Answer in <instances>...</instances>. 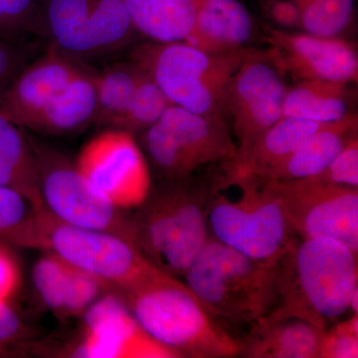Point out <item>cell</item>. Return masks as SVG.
<instances>
[{
    "instance_id": "obj_20",
    "label": "cell",
    "mask_w": 358,
    "mask_h": 358,
    "mask_svg": "<svg viewBox=\"0 0 358 358\" xmlns=\"http://www.w3.org/2000/svg\"><path fill=\"white\" fill-rule=\"evenodd\" d=\"M96 103V73L84 68L27 129L47 134L76 133L95 122Z\"/></svg>"
},
{
    "instance_id": "obj_3",
    "label": "cell",
    "mask_w": 358,
    "mask_h": 358,
    "mask_svg": "<svg viewBox=\"0 0 358 358\" xmlns=\"http://www.w3.org/2000/svg\"><path fill=\"white\" fill-rule=\"evenodd\" d=\"M166 179L131 215L134 243L164 274L183 277L210 239L205 179Z\"/></svg>"
},
{
    "instance_id": "obj_2",
    "label": "cell",
    "mask_w": 358,
    "mask_h": 358,
    "mask_svg": "<svg viewBox=\"0 0 358 358\" xmlns=\"http://www.w3.org/2000/svg\"><path fill=\"white\" fill-rule=\"evenodd\" d=\"M357 252L329 238L296 237L275 265V300L265 320L300 319L326 331L350 312Z\"/></svg>"
},
{
    "instance_id": "obj_10",
    "label": "cell",
    "mask_w": 358,
    "mask_h": 358,
    "mask_svg": "<svg viewBox=\"0 0 358 358\" xmlns=\"http://www.w3.org/2000/svg\"><path fill=\"white\" fill-rule=\"evenodd\" d=\"M77 169L115 205L131 210L152 190L147 159L133 134L108 128L82 148Z\"/></svg>"
},
{
    "instance_id": "obj_31",
    "label": "cell",
    "mask_w": 358,
    "mask_h": 358,
    "mask_svg": "<svg viewBox=\"0 0 358 358\" xmlns=\"http://www.w3.org/2000/svg\"><path fill=\"white\" fill-rule=\"evenodd\" d=\"M42 0H0V35L21 39L42 35Z\"/></svg>"
},
{
    "instance_id": "obj_25",
    "label": "cell",
    "mask_w": 358,
    "mask_h": 358,
    "mask_svg": "<svg viewBox=\"0 0 358 358\" xmlns=\"http://www.w3.org/2000/svg\"><path fill=\"white\" fill-rule=\"evenodd\" d=\"M143 72L129 60L96 73V114L95 122L107 128H119Z\"/></svg>"
},
{
    "instance_id": "obj_21",
    "label": "cell",
    "mask_w": 358,
    "mask_h": 358,
    "mask_svg": "<svg viewBox=\"0 0 358 358\" xmlns=\"http://www.w3.org/2000/svg\"><path fill=\"white\" fill-rule=\"evenodd\" d=\"M136 33L155 43L185 42L196 16V0H124Z\"/></svg>"
},
{
    "instance_id": "obj_6",
    "label": "cell",
    "mask_w": 358,
    "mask_h": 358,
    "mask_svg": "<svg viewBox=\"0 0 358 358\" xmlns=\"http://www.w3.org/2000/svg\"><path fill=\"white\" fill-rule=\"evenodd\" d=\"M253 50L214 55L185 42H148L131 51V60L157 82L173 105L226 121L231 80Z\"/></svg>"
},
{
    "instance_id": "obj_24",
    "label": "cell",
    "mask_w": 358,
    "mask_h": 358,
    "mask_svg": "<svg viewBox=\"0 0 358 358\" xmlns=\"http://www.w3.org/2000/svg\"><path fill=\"white\" fill-rule=\"evenodd\" d=\"M326 124L282 117L268 129L244 154L233 162L240 169L256 174L262 173L293 152L299 145Z\"/></svg>"
},
{
    "instance_id": "obj_11",
    "label": "cell",
    "mask_w": 358,
    "mask_h": 358,
    "mask_svg": "<svg viewBox=\"0 0 358 358\" xmlns=\"http://www.w3.org/2000/svg\"><path fill=\"white\" fill-rule=\"evenodd\" d=\"M282 76L267 52L256 49L235 72L228 89L226 117L236 136L237 155L284 117L288 86Z\"/></svg>"
},
{
    "instance_id": "obj_30",
    "label": "cell",
    "mask_w": 358,
    "mask_h": 358,
    "mask_svg": "<svg viewBox=\"0 0 358 358\" xmlns=\"http://www.w3.org/2000/svg\"><path fill=\"white\" fill-rule=\"evenodd\" d=\"M69 264L50 253L35 263L32 278L35 289L46 307L63 315Z\"/></svg>"
},
{
    "instance_id": "obj_38",
    "label": "cell",
    "mask_w": 358,
    "mask_h": 358,
    "mask_svg": "<svg viewBox=\"0 0 358 358\" xmlns=\"http://www.w3.org/2000/svg\"><path fill=\"white\" fill-rule=\"evenodd\" d=\"M294 1L296 2V3L299 4V6H300L301 9V7L306 6V4H307L310 0H294Z\"/></svg>"
},
{
    "instance_id": "obj_12",
    "label": "cell",
    "mask_w": 358,
    "mask_h": 358,
    "mask_svg": "<svg viewBox=\"0 0 358 358\" xmlns=\"http://www.w3.org/2000/svg\"><path fill=\"white\" fill-rule=\"evenodd\" d=\"M41 23L51 46L76 60L110 53L124 32L112 0H42Z\"/></svg>"
},
{
    "instance_id": "obj_22",
    "label": "cell",
    "mask_w": 358,
    "mask_h": 358,
    "mask_svg": "<svg viewBox=\"0 0 358 358\" xmlns=\"http://www.w3.org/2000/svg\"><path fill=\"white\" fill-rule=\"evenodd\" d=\"M350 84L327 80H300L288 87L284 117L329 124L353 113Z\"/></svg>"
},
{
    "instance_id": "obj_32",
    "label": "cell",
    "mask_w": 358,
    "mask_h": 358,
    "mask_svg": "<svg viewBox=\"0 0 358 358\" xmlns=\"http://www.w3.org/2000/svg\"><path fill=\"white\" fill-rule=\"evenodd\" d=\"M105 287L94 275L69 264L63 315H82L100 298L101 291Z\"/></svg>"
},
{
    "instance_id": "obj_7",
    "label": "cell",
    "mask_w": 358,
    "mask_h": 358,
    "mask_svg": "<svg viewBox=\"0 0 358 358\" xmlns=\"http://www.w3.org/2000/svg\"><path fill=\"white\" fill-rule=\"evenodd\" d=\"M33 247L50 251L117 294L164 274L129 240L106 231L68 225L45 208L39 215Z\"/></svg>"
},
{
    "instance_id": "obj_18",
    "label": "cell",
    "mask_w": 358,
    "mask_h": 358,
    "mask_svg": "<svg viewBox=\"0 0 358 358\" xmlns=\"http://www.w3.org/2000/svg\"><path fill=\"white\" fill-rule=\"evenodd\" d=\"M324 331L300 319H261L239 341V357L319 358Z\"/></svg>"
},
{
    "instance_id": "obj_9",
    "label": "cell",
    "mask_w": 358,
    "mask_h": 358,
    "mask_svg": "<svg viewBox=\"0 0 358 358\" xmlns=\"http://www.w3.org/2000/svg\"><path fill=\"white\" fill-rule=\"evenodd\" d=\"M271 180L294 236L329 238L358 253V188L313 178Z\"/></svg>"
},
{
    "instance_id": "obj_29",
    "label": "cell",
    "mask_w": 358,
    "mask_h": 358,
    "mask_svg": "<svg viewBox=\"0 0 358 358\" xmlns=\"http://www.w3.org/2000/svg\"><path fill=\"white\" fill-rule=\"evenodd\" d=\"M173 105L157 82L143 69L133 98L117 129H124L134 136L141 134L159 122Z\"/></svg>"
},
{
    "instance_id": "obj_23",
    "label": "cell",
    "mask_w": 358,
    "mask_h": 358,
    "mask_svg": "<svg viewBox=\"0 0 358 358\" xmlns=\"http://www.w3.org/2000/svg\"><path fill=\"white\" fill-rule=\"evenodd\" d=\"M21 129L0 114V185L24 193L43 206L36 155Z\"/></svg>"
},
{
    "instance_id": "obj_15",
    "label": "cell",
    "mask_w": 358,
    "mask_h": 358,
    "mask_svg": "<svg viewBox=\"0 0 358 358\" xmlns=\"http://www.w3.org/2000/svg\"><path fill=\"white\" fill-rule=\"evenodd\" d=\"M83 70L76 59L50 45L25 66L0 96V114L27 129L32 120Z\"/></svg>"
},
{
    "instance_id": "obj_16",
    "label": "cell",
    "mask_w": 358,
    "mask_h": 358,
    "mask_svg": "<svg viewBox=\"0 0 358 358\" xmlns=\"http://www.w3.org/2000/svg\"><path fill=\"white\" fill-rule=\"evenodd\" d=\"M255 22L239 0H196V16L185 43L214 55L251 48Z\"/></svg>"
},
{
    "instance_id": "obj_13",
    "label": "cell",
    "mask_w": 358,
    "mask_h": 358,
    "mask_svg": "<svg viewBox=\"0 0 358 358\" xmlns=\"http://www.w3.org/2000/svg\"><path fill=\"white\" fill-rule=\"evenodd\" d=\"M268 58L282 74L296 81L327 80L357 83V45L343 37H320L305 32L266 28Z\"/></svg>"
},
{
    "instance_id": "obj_8",
    "label": "cell",
    "mask_w": 358,
    "mask_h": 358,
    "mask_svg": "<svg viewBox=\"0 0 358 358\" xmlns=\"http://www.w3.org/2000/svg\"><path fill=\"white\" fill-rule=\"evenodd\" d=\"M32 145L38 164L42 203L53 217L75 227L113 233L134 243L131 215L64 155Z\"/></svg>"
},
{
    "instance_id": "obj_1",
    "label": "cell",
    "mask_w": 358,
    "mask_h": 358,
    "mask_svg": "<svg viewBox=\"0 0 358 358\" xmlns=\"http://www.w3.org/2000/svg\"><path fill=\"white\" fill-rule=\"evenodd\" d=\"M218 164L217 173L205 178L210 237L258 262L277 265L296 237L272 180L233 159Z\"/></svg>"
},
{
    "instance_id": "obj_4",
    "label": "cell",
    "mask_w": 358,
    "mask_h": 358,
    "mask_svg": "<svg viewBox=\"0 0 358 358\" xmlns=\"http://www.w3.org/2000/svg\"><path fill=\"white\" fill-rule=\"evenodd\" d=\"M117 294L143 331L179 357H239L238 338L209 315L178 278L162 274Z\"/></svg>"
},
{
    "instance_id": "obj_28",
    "label": "cell",
    "mask_w": 358,
    "mask_h": 358,
    "mask_svg": "<svg viewBox=\"0 0 358 358\" xmlns=\"http://www.w3.org/2000/svg\"><path fill=\"white\" fill-rule=\"evenodd\" d=\"M355 15V0H310L301 7L300 29L315 36L343 37Z\"/></svg>"
},
{
    "instance_id": "obj_17",
    "label": "cell",
    "mask_w": 358,
    "mask_h": 358,
    "mask_svg": "<svg viewBox=\"0 0 358 358\" xmlns=\"http://www.w3.org/2000/svg\"><path fill=\"white\" fill-rule=\"evenodd\" d=\"M199 169L234 159L237 145L225 120L195 114L173 105L159 121Z\"/></svg>"
},
{
    "instance_id": "obj_27",
    "label": "cell",
    "mask_w": 358,
    "mask_h": 358,
    "mask_svg": "<svg viewBox=\"0 0 358 358\" xmlns=\"http://www.w3.org/2000/svg\"><path fill=\"white\" fill-rule=\"evenodd\" d=\"M141 134L143 150L164 179L189 178L199 169L171 131L159 122Z\"/></svg>"
},
{
    "instance_id": "obj_34",
    "label": "cell",
    "mask_w": 358,
    "mask_h": 358,
    "mask_svg": "<svg viewBox=\"0 0 358 358\" xmlns=\"http://www.w3.org/2000/svg\"><path fill=\"white\" fill-rule=\"evenodd\" d=\"M312 178L331 185L358 188V136L348 141L326 169Z\"/></svg>"
},
{
    "instance_id": "obj_19",
    "label": "cell",
    "mask_w": 358,
    "mask_h": 358,
    "mask_svg": "<svg viewBox=\"0 0 358 358\" xmlns=\"http://www.w3.org/2000/svg\"><path fill=\"white\" fill-rule=\"evenodd\" d=\"M358 134V115L350 113L324 124L301 141L288 157L258 176L273 180H296L317 176Z\"/></svg>"
},
{
    "instance_id": "obj_5",
    "label": "cell",
    "mask_w": 358,
    "mask_h": 358,
    "mask_svg": "<svg viewBox=\"0 0 358 358\" xmlns=\"http://www.w3.org/2000/svg\"><path fill=\"white\" fill-rule=\"evenodd\" d=\"M183 278L218 322L251 326L274 303L275 266L258 262L211 237Z\"/></svg>"
},
{
    "instance_id": "obj_33",
    "label": "cell",
    "mask_w": 358,
    "mask_h": 358,
    "mask_svg": "<svg viewBox=\"0 0 358 358\" xmlns=\"http://www.w3.org/2000/svg\"><path fill=\"white\" fill-rule=\"evenodd\" d=\"M358 357V315L326 329L320 345L319 358Z\"/></svg>"
},
{
    "instance_id": "obj_14",
    "label": "cell",
    "mask_w": 358,
    "mask_h": 358,
    "mask_svg": "<svg viewBox=\"0 0 358 358\" xmlns=\"http://www.w3.org/2000/svg\"><path fill=\"white\" fill-rule=\"evenodd\" d=\"M84 336L73 355L87 358H178L140 326L121 296L106 294L84 313Z\"/></svg>"
},
{
    "instance_id": "obj_36",
    "label": "cell",
    "mask_w": 358,
    "mask_h": 358,
    "mask_svg": "<svg viewBox=\"0 0 358 358\" xmlns=\"http://www.w3.org/2000/svg\"><path fill=\"white\" fill-rule=\"evenodd\" d=\"M20 271L13 254L0 244V301H9L20 287Z\"/></svg>"
},
{
    "instance_id": "obj_35",
    "label": "cell",
    "mask_w": 358,
    "mask_h": 358,
    "mask_svg": "<svg viewBox=\"0 0 358 358\" xmlns=\"http://www.w3.org/2000/svg\"><path fill=\"white\" fill-rule=\"evenodd\" d=\"M264 9L275 28L282 30L300 28L301 9L294 0H267Z\"/></svg>"
},
{
    "instance_id": "obj_26",
    "label": "cell",
    "mask_w": 358,
    "mask_h": 358,
    "mask_svg": "<svg viewBox=\"0 0 358 358\" xmlns=\"http://www.w3.org/2000/svg\"><path fill=\"white\" fill-rule=\"evenodd\" d=\"M43 209L24 193L0 185V244L33 247Z\"/></svg>"
},
{
    "instance_id": "obj_37",
    "label": "cell",
    "mask_w": 358,
    "mask_h": 358,
    "mask_svg": "<svg viewBox=\"0 0 358 358\" xmlns=\"http://www.w3.org/2000/svg\"><path fill=\"white\" fill-rule=\"evenodd\" d=\"M22 322L9 301H0V352L22 333Z\"/></svg>"
}]
</instances>
